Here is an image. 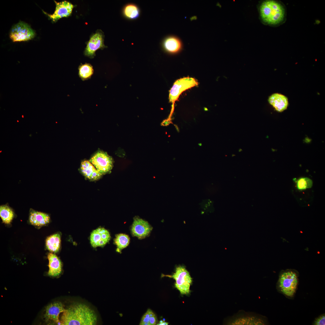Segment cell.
I'll use <instances>...</instances> for the list:
<instances>
[{
	"mask_svg": "<svg viewBox=\"0 0 325 325\" xmlns=\"http://www.w3.org/2000/svg\"><path fill=\"white\" fill-rule=\"evenodd\" d=\"M60 325H94L97 318L94 311L89 307L82 303L70 305L63 312Z\"/></svg>",
	"mask_w": 325,
	"mask_h": 325,
	"instance_id": "1",
	"label": "cell"
},
{
	"mask_svg": "<svg viewBox=\"0 0 325 325\" xmlns=\"http://www.w3.org/2000/svg\"><path fill=\"white\" fill-rule=\"evenodd\" d=\"M258 8L260 19L265 24L277 27L283 24L286 20V8L280 1H263L260 3Z\"/></svg>",
	"mask_w": 325,
	"mask_h": 325,
	"instance_id": "2",
	"label": "cell"
},
{
	"mask_svg": "<svg viewBox=\"0 0 325 325\" xmlns=\"http://www.w3.org/2000/svg\"><path fill=\"white\" fill-rule=\"evenodd\" d=\"M298 276V272L294 269L281 271L278 282L279 290L285 296L292 297L297 287Z\"/></svg>",
	"mask_w": 325,
	"mask_h": 325,
	"instance_id": "3",
	"label": "cell"
},
{
	"mask_svg": "<svg viewBox=\"0 0 325 325\" xmlns=\"http://www.w3.org/2000/svg\"><path fill=\"white\" fill-rule=\"evenodd\" d=\"M267 323L266 317L243 310H240L233 316L226 317L224 321V324L227 325H266Z\"/></svg>",
	"mask_w": 325,
	"mask_h": 325,
	"instance_id": "4",
	"label": "cell"
},
{
	"mask_svg": "<svg viewBox=\"0 0 325 325\" xmlns=\"http://www.w3.org/2000/svg\"><path fill=\"white\" fill-rule=\"evenodd\" d=\"M165 276L173 278L175 280V286L181 295H187L190 293L192 279L189 272L184 266H177L175 272L172 275Z\"/></svg>",
	"mask_w": 325,
	"mask_h": 325,
	"instance_id": "5",
	"label": "cell"
},
{
	"mask_svg": "<svg viewBox=\"0 0 325 325\" xmlns=\"http://www.w3.org/2000/svg\"><path fill=\"white\" fill-rule=\"evenodd\" d=\"M198 85L197 81L189 77H184L176 80L169 91V100L171 103L172 109L170 116H172L174 109V104L181 93L185 90Z\"/></svg>",
	"mask_w": 325,
	"mask_h": 325,
	"instance_id": "6",
	"label": "cell"
},
{
	"mask_svg": "<svg viewBox=\"0 0 325 325\" xmlns=\"http://www.w3.org/2000/svg\"><path fill=\"white\" fill-rule=\"evenodd\" d=\"M35 33L26 23L20 21L14 25L10 31L9 36L14 42L26 41L33 39Z\"/></svg>",
	"mask_w": 325,
	"mask_h": 325,
	"instance_id": "7",
	"label": "cell"
},
{
	"mask_svg": "<svg viewBox=\"0 0 325 325\" xmlns=\"http://www.w3.org/2000/svg\"><path fill=\"white\" fill-rule=\"evenodd\" d=\"M89 161L102 175L110 171L113 166L112 158L107 153L102 151L96 153Z\"/></svg>",
	"mask_w": 325,
	"mask_h": 325,
	"instance_id": "8",
	"label": "cell"
},
{
	"mask_svg": "<svg viewBox=\"0 0 325 325\" xmlns=\"http://www.w3.org/2000/svg\"><path fill=\"white\" fill-rule=\"evenodd\" d=\"M54 2L56 8L53 14H48L44 12L53 21L56 22L61 18L68 17L71 14L74 7L72 3L66 1L60 2L54 1Z\"/></svg>",
	"mask_w": 325,
	"mask_h": 325,
	"instance_id": "9",
	"label": "cell"
},
{
	"mask_svg": "<svg viewBox=\"0 0 325 325\" xmlns=\"http://www.w3.org/2000/svg\"><path fill=\"white\" fill-rule=\"evenodd\" d=\"M105 47L104 35L100 31H98L90 38L85 49L84 54L90 58H93L95 56L96 50Z\"/></svg>",
	"mask_w": 325,
	"mask_h": 325,
	"instance_id": "10",
	"label": "cell"
},
{
	"mask_svg": "<svg viewBox=\"0 0 325 325\" xmlns=\"http://www.w3.org/2000/svg\"><path fill=\"white\" fill-rule=\"evenodd\" d=\"M65 310L63 305L60 302L52 303L48 305L46 308L45 313L44 316L47 322L60 325L59 316L60 313Z\"/></svg>",
	"mask_w": 325,
	"mask_h": 325,
	"instance_id": "11",
	"label": "cell"
},
{
	"mask_svg": "<svg viewBox=\"0 0 325 325\" xmlns=\"http://www.w3.org/2000/svg\"><path fill=\"white\" fill-rule=\"evenodd\" d=\"M110 236L109 231L103 228H99L91 233L90 243L94 248L104 246L110 240Z\"/></svg>",
	"mask_w": 325,
	"mask_h": 325,
	"instance_id": "12",
	"label": "cell"
},
{
	"mask_svg": "<svg viewBox=\"0 0 325 325\" xmlns=\"http://www.w3.org/2000/svg\"><path fill=\"white\" fill-rule=\"evenodd\" d=\"M152 228L148 223L142 219L136 218L134 220L132 228V235L139 239H142L147 236Z\"/></svg>",
	"mask_w": 325,
	"mask_h": 325,
	"instance_id": "13",
	"label": "cell"
},
{
	"mask_svg": "<svg viewBox=\"0 0 325 325\" xmlns=\"http://www.w3.org/2000/svg\"><path fill=\"white\" fill-rule=\"evenodd\" d=\"M269 103L279 112L286 109L288 105L287 98L281 94L275 93L271 95L268 99Z\"/></svg>",
	"mask_w": 325,
	"mask_h": 325,
	"instance_id": "14",
	"label": "cell"
},
{
	"mask_svg": "<svg viewBox=\"0 0 325 325\" xmlns=\"http://www.w3.org/2000/svg\"><path fill=\"white\" fill-rule=\"evenodd\" d=\"M164 49L171 53H176L181 49L182 44L180 39L173 36H169L163 40L162 44Z\"/></svg>",
	"mask_w": 325,
	"mask_h": 325,
	"instance_id": "15",
	"label": "cell"
},
{
	"mask_svg": "<svg viewBox=\"0 0 325 325\" xmlns=\"http://www.w3.org/2000/svg\"><path fill=\"white\" fill-rule=\"evenodd\" d=\"M81 169L84 175L91 181L98 180L102 175L89 161L84 160L81 164Z\"/></svg>",
	"mask_w": 325,
	"mask_h": 325,
	"instance_id": "16",
	"label": "cell"
},
{
	"mask_svg": "<svg viewBox=\"0 0 325 325\" xmlns=\"http://www.w3.org/2000/svg\"><path fill=\"white\" fill-rule=\"evenodd\" d=\"M49 261V270L48 274L49 276H57L62 271V263L59 258L54 254L49 253L47 255Z\"/></svg>",
	"mask_w": 325,
	"mask_h": 325,
	"instance_id": "17",
	"label": "cell"
},
{
	"mask_svg": "<svg viewBox=\"0 0 325 325\" xmlns=\"http://www.w3.org/2000/svg\"><path fill=\"white\" fill-rule=\"evenodd\" d=\"M29 220L32 224L41 226L48 223L50 221V217L46 213L32 210L30 212Z\"/></svg>",
	"mask_w": 325,
	"mask_h": 325,
	"instance_id": "18",
	"label": "cell"
},
{
	"mask_svg": "<svg viewBox=\"0 0 325 325\" xmlns=\"http://www.w3.org/2000/svg\"><path fill=\"white\" fill-rule=\"evenodd\" d=\"M60 242V236L59 234H56L49 236L46 240V248L51 252H57L59 250Z\"/></svg>",
	"mask_w": 325,
	"mask_h": 325,
	"instance_id": "19",
	"label": "cell"
},
{
	"mask_svg": "<svg viewBox=\"0 0 325 325\" xmlns=\"http://www.w3.org/2000/svg\"><path fill=\"white\" fill-rule=\"evenodd\" d=\"M123 14L125 17L128 19L134 20L138 17L140 11L136 5L129 4L126 5L123 9Z\"/></svg>",
	"mask_w": 325,
	"mask_h": 325,
	"instance_id": "20",
	"label": "cell"
},
{
	"mask_svg": "<svg viewBox=\"0 0 325 325\" xmlns=\"http://www.w3.org/2000/svg\"><path fill=\"white\" fill-rule=\"evenodd\" d=\"M78 71L79 76L83 81L90 79L94 72L93 66L90 64L87 63L80 65Z\"/></svg>",
	"mask_w": 325,
	"mask_h": 325,
	"instance_id": "21",
	"label": "cell"
},
{
	"mask_svg": "<svg viewBox=\"0 0 325 325\" xmlns=\"http://www.w3.org/2000/svg\"><path fill=\"white\" fill-rule=\"evenodd\" d=\"M130 238L128 235L123 234L116 235L114 242L117 247L116 251L120 252L122 249L128 246Z\"/></svg>",
	"mask_w": 325,
	"mask_h": 325,
	"instance_id": "22",
	"label": "cell"
},
{
	"mask_svg": "<svg viewBox=\"0 0 325 325\" xmlns=\"http://www.w3.org/2000/svg\"><path fill=\"white\" fill-rule=\"evenodd\" d=\"M14 213L13 210L6 205L0 206V216L3 222L6 224H10L14 217Z\"/></svg>",
	"mask_w": 325,
	"mask_h": 325,
	"instance_id": "23",
	"label": "cell"
},
{
	"mask_svg": "<svg viewBox=\"0 0 325 325\" xmlns=\"http://www.w3.org/2000/svg\"><path fill=\"white\" fill-rule=\"evenodd\" d=\"M312 185V180L307 177L301 178L296 181V186L299 190H303L311 188Z\"/></svg>",
	"mask_w": 325,
	"mask_h": 325,
	"instance_id": "24",
	"label": "cell"
},
{
	"mask_svg": "<svg viewBox=\"0 0 325 325\" xmlns=\"http://www.w3.org/2000/svg\"><path fill=\"white\" fill-rule=\"evenodd\" d=\"M151 311L150 309L147 310L142 317L140 325H150L149 321L151 317L150 314Z\"/></svg>",
	"mask_w": 325,
	"mask_h": 325,
	"instance_id": "25",
	"label": "cell"
},
{
	"mask_svg": "<svg viewBox=\"0 0 325 325\" xmlns=\"http://www.w3.org/2000/svg\"><path fill=\"white\" fill-rule=\"evenodd\" d=\"M325 321V314L321 315L314 320L313 323L314 325H324Z\"/></svg>",
	"mask_w": 325,
	"mask_h": 325,
	"instance_id": "26",
	"label": "cell"
},
{
	"mask_svg": "<svg viewBox=\"0 0 325 325\" xmlns=\"http://www.w3.org/2000/svg\"><path fill=\"white\" fill-rule=\"evenodd\" d=\"M156 324V317L155 314L151 317L149 321L150 325H155Z\"/></svg>",
	"mask_w": 325,
	"mask_h": 325,
	"instance_id": "27",
	"label": "cell"
},
{
	"mask_svg": "<svg viewBox=\"0 0 325 325\" xmlns=\"http://www.w3.org/2000/svg\"><path fill=\"white\" fill-rule=\"evenodd\" d=\"M172 123L171 120L168 119L166 120H164L162 122V125H167Z\"/></svg>",
	"mask_w": 325,
	"mask_h": 325,
	"instance_id": "28",
	"label": "cell"
},
{
	"mask_svg": "<svg viewBox=\"0 0 325 325\" xmlns=\"http://www.w3.org/2000/svg\"><path fill=\"white\" fill-rule=\"evenodd\" d=\"M169 324L168 322H165L164 321L162 320H161L159 321V323L157 325H167Z\"/></svg>",
	"mask_w": 325,
	"mask_h": 325,
	"instance_id": "29",
	"label": "cell"
},
{
	"mask_svg": "<svg viewBox=\"0 0 325 325\" xmlns=\"http://www.w3.org/2000/svg\"><path fill=\"white\" fill-rule=\"evenodd\" d=\"M174 126H175V127L176 130L177 131V132H179V128H178V126H177V125H175Z\"/></svg>",
	"mask_w": 325,
	"mask_h": 325,
	"instance_id": "30",
	"label": "cell"
}]
</instances>
